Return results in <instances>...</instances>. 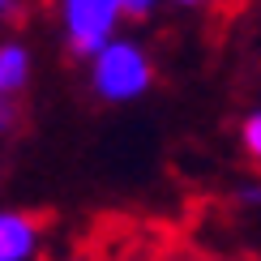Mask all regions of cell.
Returning a JSON list of instances; mask_svg holds the SVG:
<instances>
[{
  "instance_id": "cell-5",
  "label": "cell",
  "mask_w": 261,
  "mask_h": 261,
  "mask_svg": "<svg viewBox=\"0 0 261 261\" xmlns=\"http://www.w3.org/2000/svg\"><path fill=\"white\" fill-rule=\"evenodd\" d=\"M240 133H244V146H248V154H253V159H261V112H257V116H248Z\"/></svg>"
},
{
  "instance_id": "cell-4",
  "label": "cell",
  "mask_w": 261,
  "mask_h": 261,
  "mask_svg": "<svg viewBox=\"0 0 261 261\" xmlns=\"http://www.w3.org/2000/svg\"><path fill=\"white\" fill-rule=\"evenodd\" d=\"M30 77V56L21 43H0V94H17Z\"/></svg>"
},
{
  "instance_id": "cell-1",
  "label": "cell",
  "mask_w": 261,
  "mask_h": 261,
  "mask_svg": "<svg viewBox=\"0 0 261 261\" xmlns=\"http://www.w3.org/2000/svg\"><path fill=\"white\" fill-rule=\"evenodd\" d=\"M90 60H94L90 82H94V90H99L107 103H128V99H137V94H146L150 82H154L150 56L133 39H107Z\"/></svg>"
},
{
  "instance_id": "cell-2",
  "label": "cell",
  "mask_w": 261,
  "mask_h": 261,
  "mask_svg": "<svg viewBox=\"0 0 261 261\" xmlns=\"http://www.w3.org/2000/svg\"><path fill=\"white\" fill-rule=\"evenodd\" d=\"M60 13H64V30H69V51L73 56H94L116 35L124 5L120 0H60Z\"/></svg>"
},
{
  "instance_id": "cell-3",
  "label": "cell",
  "mask_w": 261,
  "mask_h": 261,
  "mask_svg": "<svg viewBox=\"0 0 261 261\" xmlns=\"http://www.w3.org/2000/svg\"><path fill=\"white\" fill-rule=\"evenodd\" d=\"M39 244V223L26 214H0V261H26Z\"/></svg>"
},
{
  "instance_id": "cell-10",
  "label": "cell",
  "mask_w": 261,
  "mask_h": 261,
  "mask_svg": "<svg viewBox=\"0 0 261 261\" xmlns=\"http://www.w3.org/2000/svg\"><path fill=\"white\" fill-rule=\"evenodd\" d=\"M176 5H205V0H176Z\"/></svg>"
},
{
  "instance_id": "cell-9",
  "label": "cell",
  "mask_w": 261,
  "mask_h": 261,
  "mask_svg": "<svg viewBox=\"0 0 261 261\" xmlns=\"http://www.w3.org/2000/svg\"><path fill=\"white\" fill-rule=\"evenodd\" d=\"M17 13V0H0V17H13Z\"/></svg>"
},
{
  "instance_id": "cell-7",
  "label": "cell",
  "mask_w": 261,
  "mask_h": 261,
  "mask_svg": "<svg viewBox=\"0 0 261 261\" xmlns=\"http://www.w3.org/2000/svg\"><path fill=\"white\" fill-rule=\"evenodd\" d=\"M120 5H124L128 17H146L150 9H154V0H120Z\"/></svg>"
},
{
  "instance_id": "cell-8",
  "label": "cell",
  "mask_w": 261,
  "mask_h": 261,
  "mask_svg": "<svg viewBox=\"0 0 261 261\" xmlns=\"http://www.w3.org/2000/svg\"><path fill=\"white\" fill-rule=\"evenodd\" d=\"M240 201H244V205H261V189H244Z\"/></svg>"
},
{
  "instance_id": "cell-6",
  "label": "cell",
  "mask_w": 261,
  "mask_h": 261,
  "mask_svg": "<svg viewBox=\"0 0 261 261\" xmlns=\"http://www.w3.org/2000/svg\"><path fill=\"white\" fill-rule=\"evenodd\" d=\"M17 107H13V94H0V133H9L13 128V120H17Z\"/></svg>"
}]
</instances>
